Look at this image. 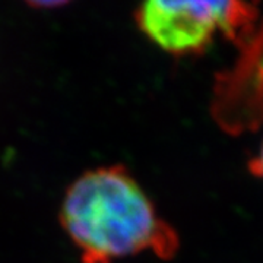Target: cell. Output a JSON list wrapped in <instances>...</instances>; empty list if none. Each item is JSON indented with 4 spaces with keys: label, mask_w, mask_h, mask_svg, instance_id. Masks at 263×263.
I'll return each mask as SVG.
<instances>
[{
    "label": "cell",
    "mask_w": 263,
    "mask_h": 263,
    "mask_svg": "<svg viewBox=\"0 0 263 263\" xmlns=\"http://www.w3.org/2000/svg\"><path fill=\"white\" fill-rule=\"evenodd\" d=\"M259 10L245 2H162L142 3L135 21L142 34L171 54L200 53L216 32L243 46L254 34Z\"/></svg>",
    "instance_id": "obj_2"
},
{
    "label": "cell",
    "mask_w": 263,
    "mask_h": 263,
    "mask_svg": "<svg viewBox=\"0 0 263 263\" xmlns=\"http://www.w3.org/2000/svg\"><path fill=\"white\" fill-rule=\"evenodd\" d=\"M59 221L82 263H114L143 252L167 260L179 250L176 230L123 165L81 174L66 190Z\"/></svg>",
    "instance_id": "obj_1"
},
{
    "label": "cell",
    "mask_w": 263,
    "mask_h": 263,
    "mask_svg": "<svg viewBox=\"0 0 263 263\" xmlns=\"http://www.w3.org/2000/svg\"><path fill=\"white\" fill-rule=\"evenodd\" d=\"M249 170L253 173L254 176L263 177V143L262 146H260V149H259V152H257V155L249 162Z\"/></svg>",
    "instance_id": "obj_4"
},
{
    "label": "cell",
    "mask_w": 263,
    "mask_h": 263,
    "mask_svg": "<svg viewBox=\"0 0 263 263\" xmlns=\"http://www.w3.org/2000/svg\"><path fill=\"white\" fill-rule=\"evenodd\" d=\"M32 8H43V9H50V8H60L66 5V2H34V3H28Z\"/></svg>",
    "instance_id": "obj_5"
},
{
    "label": "cell",
    "mask_w": 263,
    "mask_h": 263,
    "mask_svg": "<svg viewBox=\"0 0 263 263\" xmlns=\"http://www.w3.org/2000/svg\"><path fill=\"white\" fill-rule=\"evenodd\" d=\"M243 56L215 86L214 117L231 133L252 130L263 120V25L241 46Z\"/></svg>",
    "instance_id": "obj_3"
}]
</instances>
